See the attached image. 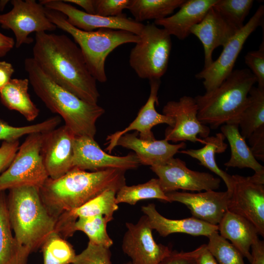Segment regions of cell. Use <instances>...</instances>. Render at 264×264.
<instances>
[{"label": "cell", "mask_w": 264, "mask_h": 264, "mask_svg": "<svg viewBox=\"0 0 264 264\" xmlns=\"http://www.w3.org/2000/svg\"><path fill=\"white\" fill-rule=\"evenodd\" d=\"M45 13L57 28L71 36L82 52L88 70L99 82L107 80L105 62L110 53L120 45L135 44L139 40V36L124 30L101 28L83 31L70 24L66 17L58 11L45 7Z\"/></svg>", "instance_id": "8992f818"}, {"label": "cell", "mask_w": 264, "mask_h": 264, "mask_svg": "<svg viewBox=\"0 0 264 264\" xmlns=\"http://www.w3.org/2000/svg\"><path fill=\"white\" fill-rule=\"evenodd\" d=\"M125 171L117 169L88 172L73 168L56 179L48 177L39 188L42 201L56 220L106 190L117 191L126 185Z\"/></svg>", "instance_id": "7a4b0ae2"}, {"label": "cell", "mask_w": 264, "mask_h": 264, "mask_svg": "<svg viewBox=\"0 0 264 264\" xmlns=\"http://www.w3.org/2000/svg\"><path fill=\"white\" fill-rule=\"evenodd\" d=\"M250 150L257 160L264 161V126L255 131L248 138Z\"/></svg>", "instance_id": "7bdbcfd3"}, {"label": "cell", "mask_w": 264, "mask_h": 264, "mask_svg": "<svg viewBox=\"0 0 264 264\" xmlns=\"http://www.w3.org/2000/svg\"><path fill=\"white\" fill-rule=\"evenodd\" d=\"M217 0H185L176 13L164 19L154 21L157 26H161L170 36L184 40L190 34V30L203 19L209 9Z\"/></svg>", "instance_id": "603a6c76"}, {"label": "cell", "mask_w": 264, "mask_h": 264, "mask_svg": "<svg viewBox=\"0 0 264 264\" xmlns=\"http://www.w3.org/2000/svg\"><path fill=\"white\" fill-rule=\"evenodd\" d=\"M57 115L49 117L43 121L33 125L14 127L0 120V140L13 141L21 137L35 133H45L57 128L61 122Z\"/></svg>", "instance_id": "e575fe53"}, {"label": "cell", "mask_w": 264, "mask_h": 264, "mask_svg": "<svg viewBox=\"0 0 264 264\" xmlns=\"http://www.w3.org/2000/svg\"><path fill=\"white\" fill-rule=\"evenodd\" d=\"M43 264H72L76 255L72 245L57 232H53L41 248Z\"/></svg>", "instance_id": "836d02e7"}, {"label": "cell", "mask_w": 264, "mask_h": 264, "mask_svg": "<svg viewBox=\"0 0 264 264\" xmlns=\"http://www.w3.org/2000/svg\"><path fill=\"white\" fill-rule=\"evenodd\" d=\"M185 0H131L128 9L134 20H161L172 14Z\"/></svg>", "instance_id": "4dcf8cb0"}, {"label": "cell", "mask_w": 264, "mask_h": 264, "mask_svg": "<svg viewBox=\"0 0 264 264\" xmlns=\"http://www.w3.org/2000/svg\"><path fill=\"white\" fill-rule=\"evenodd\" d=\"M140 164L134 154L119 156L109 154L102 150L93 137L75 136L73 141V168L95 172L108 169L126 171Z\"/></svg>", "instance_id": "2e32d148"}, {"label": "cell", "mask_w": 264, "mask_h": 264, "mask_svg": "<svg viewBox=\"0 0 264 264\" xmlns=\"http://www.w3.org/2000/svg\"><path fill=\"white\" fill-rule=\"evenodd\" d=\"M30 254L21 245L12 233L7 197L0 192V264H28Z\"/></svg>", "instance_id": "484cf974"}, {"label": "cell", "mask_w": 264, "mask_h": 264, "mask_svg": "<svg viewBox=\"0 0 264 264\" xmlns=\"http://www.w3.org/2000/svg\"><path fill=\"white\" fill-rule=\"evenodd\" d=\"M29 84L28 78L11 79L0 90V99L7 109L19 112L31 122L38 116L40 110L28 92Z\"/></svg>", "instance_id": "83f0119b"}, {"label": "cell", "mask_w": 264, "mask_h": 264, "mask_svg": "<svg viewBox=\"0 0 264 264\" xmlns=\"http://www.w3.org/2000/svg\"><path fill=\"white\" fill-rule=\"evenodd\" d=\"M264 6L260 5L246 24L223 46L219 57L195 76L203 80L206 92L219 87L233 71L235 62L248 37L264 23Z\"/></svg>", "instance_id": "9c48e42d"}, {"label": "cell", "mask_w": 264, "mask_h": 264, "mask_svg": "<svg viewBox=\"0 0 264 264\" xmlns=\"http://www.w3.org/2000/svg\"><path fill=\"white\" fill-rule=\"evenodd\" d=\"M252 260L250 264H264V242L258 239L251 246Z\"/></svg>", "instance_id": "f6af8a7d"}, {"label": "cell", "mask_w": 264, "mask_h": 264, "mask_svg": "<svg viewBox=\"0 0 264 264\" xmlns=\"http://www.w3.org/2000/svg\"><path fill=\"white\" fill-rule=\"evenodd\" d=\"M197 264H218L215 258L207 248L206 244L197 257Z\"/></svg>", "instance_id": "7dc6e473"}, {"label": "cell", "mask_w": 264, "mask_h": 264, "mask_svg": "<svg viewBox=\"0 0 264 264\" xmlns=\"http://www.w3.org/2000/svg\"><path fill=\"white\" fill-rule=\"evenodd\" d=\"M171 202L176 201L187 206L193 217L218 225L228 211L230 192L215 190L192 193L174 191L166 194Z\"/></svg>", "instance_id": "ac0fdd59"}, {"label": "cell", "mask_w": 264, "mask_h": 264, "mask_svg": "<svg viewBox=\"0 0 264 264\" xmlns=\"http://www.w3.org/2000/svg\"><path fill=\"white\" fill-rule=\"evenodd\" d=\"M239 30L226 21L213 7H211L202 20L194 25L190 34L196 36L201 42L204 54L203 68L208 67L213 62V51L222 47Z\"/></svg>", "instance_id": "ffe728a7"}, {"label": "cell", "mask_w": 264, "mask_h": 264, "mask_svg": "<svg viewBox=\"0 0 264 264\" xmlns=\"http://www.w3.org/2000/svg\"><path fill=\"white\" fill-rule=\"evenodd\" d=\"M67 3H72L82 7L85 12L95 14V0H63Z\"/></svg>", "instance_id": "c3c4849f"}, {"label": "cell", "mask_w": 264, "mask_h": 264, "mask_svg": "<svg viewBox=\"0 0 264 264\" xmlns=\"http://www.w3.org/2000/svg\"><path fill=\"white\" fill-rule=\"evenodd\" d=\"M15 70L11 63L0 61V90L5 86L14 73Z\"/></svg>", "instance_id": "ee69618b"}, {"label": "cell", "mask_w": 264, "mask_h": 264, "mask_svg": "<svg viewBox=\"0 0 264 264\" xmlns=\"http://www.w3.org/2000/svg\"><path fill=\"white\" fill-rule=\"evenodd\" d=\"M240 133L245 139L264 126V89L252 87L247 102L238 120Z\"/></svg>", "instance_id": "f546056e"}, {"label": "cell", "mask_w": 264, "mask_h": 264, "mask_svg": "<svg viewBox=\"0 0 264 264\" xmlns=\"http://www.w3.org/2000/svg\"><path fill=\"white\" fill-rule=\"evenodd\" d=\"M33 57L54 83L81 99L97 104L100 94L78 45L67 35L36 33Z\"/></svg>", "instance_id": "6da1fadb"}, {"label": "cell", "mask_w": 264, "mask_h": 264, "mask_svg": "<svg viewBox=\"0 0 264 264\" xmlns=\"http://www.w3.org/2000/svg\"><path fill=\"white\" fill-rule=\"evenodd\" d=\"M218 227L220 235L230 241L243 257L251 263L252 256L250 248L259 239L258 230L254 224L245 218L228 210Z\"/></svg>", "instance_id": "d4e9b609"}, {"label": "cell", "mask_w": 264, "mask_h": 264, "mask_svg": "<svg viewBox=\"0 0 264 264\" xmlns=\"http://www.w3.org/2000/svg\"><path fill=\"white\" fill-rule=\"evenodd\" d=\"M256 82L249 69L233 70L217 88L194 98L199 121L213 129L224 124H238L249 91Z\"/></svg>", "instance_id": "5b68a950"}, {"label": "cell", "mask_w": 264, "mask_h": 264, "mask_svg": "<svg viewBox=\"0 0 264 264\" xmlns=\"http://www.w3.org/2000/svg\"><path fill=\"white\" fill-rule=\"evenodd\" d=\"M244 62L256 78L258 88L264 89V42L258 50L251 51L244 56Z\"/></svg>", "instance_id": "f35d334b"}, {"label": "cell", "mask_w": 264, "mask_h": 264, "mask_svg": "<svg viewBox=\"0 0 264 264\" xmlns=\"http://www.w3.org/2000/svg\"><path fill=\"white\" fill-rule=\"evenodd\" d=\"M221 132L227 138L231 149V156L224 165L226 167L248 168L255 174L264 175V167L258 162L250 148L242 136L238 124H226L221 126Z\"/></svg>", "instance_id": "4316f807"}, {"label": "cell", "mask_w": 264, "mask_h": 264, "mask_svg": "<svg viewBox=\"0 0 264 264\" xmlns=\"http://www.w3.org/2000/svg\"><path fill=\"white\" fill-rule=\"evenodd\" d=\"M39 2L45 8L62 13L70 24L85 31L108 28L124 30L139 36L144 26L141 22L129 18L123 14L116 17L90 14L63 0H40Z\"/></svg>", "instance_id": "9a60e30c"}, {"label": "cell", "mask_w": 264, "mask_h": 264, "mask_svg": "<svg viewBox=\"0 0 264 264\" xmlns=\"http://www.w3.org/2000/svg\"><path fill=\"white\" fill-rule=\"evenodd\" d=\"M253 3V0H217L213 7L226 21L240 30L244 26Z\"/></svg>", "instance_id": "d590c367"}, {"label": "cell", "mask_w": 264, "mask_h": 264, "mask_svg": "<svg viewBox=\"0 0 264 264\" xmlns=\"http://www.w3.org/2000/svg\"><path fill=\"white\" fill-rule=\"evenodd\" d=\"M150 169L158 176L160 187L165 194L177 191L215 190L219 188L220 178L206 172L189 169L180 158H171Z\"/></svg>", "instance_id": "7c38bea8"}, {"label": "cell", "mask_w": 264, "mask_h": 264, "mask_svg": "<svg viewBox=\"0 0 264 264\" xmlns=\"http://www.w3.org/2000/svg\"><path fill=\"white\" fill-rule=\"evenodd\" d=\"M202 244L194 250L188 252L172 251L158 264H197V257L202 249Z\"/></svg>", "instance_id": "60d3db41"}, {"label": "cell", "mask_w": 264, "mask_h": 264, "mask_svg": "<svg viewBox=\"0 0 264 264\" xmlns=\"http://www.w3.org/2000/svg\"><path fill=\"white\" fill-rule=\"evenodd\" d=\"M13 6L8 12L0 14V24L5 29L12 31L15 37V45L19 48L33 42L29 37L32 32L53 31L57 28L48 19L45 7L35 0H12Z\"/></svg>", "instance_id": "30bf717a"}, {"label": "cell", "mask_w": 264, "mask_h": 264, "mask_svg": "<svg viewBox=\"0 0 264 264\" xmlns=\"http://www.w3.org/2000/svg\"><path fill=\"white\" fill-rule=\"evenodd\" d=\"M75 136L65 125L43 133L41 154L49 178H58L73 168Z\"/></svg>", "instance_id": "e0dca14e"}, {"label": "cell", "mask_w": 264, "mask_h": 264, "mask_svg": "<svg viewBox=\"0 0 264 264\" xmlns=\"http://www.w3.org/2000/svg\"><path fill=\"white\" fill-rule=\"evenodd\" d=\"M198 107L194 98L183 96L178 101H170L163 107V114L172 117L174 124L168 127L165 132V139L173 142L189 141L204 144L209 136L210 128L203 124L198 117Z\"/></svg>", "instance_id": "4fadbf2b"}, {"label": "cell", "mask_w": 264, "mask_h": 264, "mask_svg": "<svg viewBox=\"0 0 264 264\" xmlns=\"http://www.w3.org/2000/svg\"><path fill=\"white\" fill-rule=\"evenodd\" d=\"M20 146L19 140L3 141L0 147V173L4 171L13 160Z\"/></svg>", "instance_id": "b9f144b4"}, {"label": "cell", "mask_w": 264, "mask_h": 264, "mask_svg": "<svg viewBox=\"0 0 264 264\" xmlns=\"http://www.w3.org/2000/svg\"><path fill=\"white\" fill-rule=\"evenodd\" d=\"M150 93L144 106L140 109L135 119L123 130L117 131L108 135V146L106 150L110 153L116 146L118 139L131 131L139 132V138L146 140H155L152 131V128L158 124H166L169 127L174 124V119L169 116L158 113L155 110V104H158L157 93L160 85V80L150 81Z\"/></svg>", "instance_id": "d6986e66"}, {"label": "cell", "mask_w": 264, "mask_h": 264, "mask_svg": "<svg viewBox=\"0 0 264 264\" xmlns=\"http://www.w3.org/2000/svg\"><path fill=\"white\" fill-rule=\"evenodd\" d=\"M122 244L123 252L132 264H158L172 250L154 241L147 217L144 215L134 224L126 222Z\"/></svg>", "instance_id": "5bb4252c"}, {"label": "cell", "mask_w": 264, "mask_h": 264, "mask_svg": "<svg viewBox=\"0 0 264 264\" xmlns=\"http://www.w3.org/2000/svg\"><path fill=\"white\" fill-rule=\"evenodd\" d=\"M9 190L7 208L14 237L31 253L55 232L56 220L43 204L39 188L24 186Z\"/></svg>", "instance_id": "277c9868"}, {"label": "cell", "mask_w": 264, "mask_h": 264, "mask_svg": "<svg viewBox=\"0 0 264 264\" xmlns=\"http://www.w3.org/2000/svg\"><path fill=\"white\" fill-rule=\"evenodd\" d=\"M117 192L106 190L82 206L62 214L56 219L55 232L65 239L74 233L73 227L78 218L98 215L113 217L118 209L115 201Z\"/></svg>", "instance_id": "44dd1931"}, {"label": "cell", "mask_w": 264, "mask_h": 264, "mask_svg": "<svg viewBox=\"0 0 264 264\" xmlns=\"http://www.w3.org/2000/svg\"><path fill=\"white\" fill-rule=\"evenodd\" d=\"M43 133L27 135L8 168L0 175V192L24 186L40 188L49 177L41 151Z\"/></svg>", "instance_id": "ba28073f"}, {"label": "cell", "mask_w": 264, "mask_h": 264, "mask_svg": "<svg viewBox=\"0 0 264 264\" xmlns=\"http://www.w3.org/2000/svg\"><path fill=\"white\" fill-rule=\"evenodd\" d=\"M9 2L8 0H0V11H2L5 7L7 4Z\"/></svg>", "instance_id": "681fc988"}, {"label": "cell", "mask_w": 264, "mask_h": 264, "mask_svg": "<svg viewBox=\"0 0 264 264\" xmlns=\"http://www.w3.org/2000/svg\"><path fill=\"white\" fill-rule=\"evenodd\" d=\"M15 45V41L11 37L3 34L0 31V57L5 56Z\"/></svg>", "instance_id": "bcb514c9"}, {"label": "cell", "mask_w": 264, "mask_h": 264, "mask_svg": "<svg viewBox=\"0 0 264 264\" xmlns=\"http://www.w3.org/2000/svg\"><path fill=\"white\" fill-rule=\"evenodd\" d=\"M149 199H157L171 202L162 191L158 178H152L145 183L136 185H125L118 190L115 197L117 204L126 203L134 205L139 200Z\"/></svg>", "instance_id": "1f68e13d"}, {"label": "cell", "mask_w": 264, "mask_h": 264, "mask_svg": "<svg viewBox=\"0 0 264 264\" xmlns=\"http://www.w3.org/2000/svg\"><path fill=\"white\" fill-rule=\"evenodd\" d=\"M233 188L228 202V210L240 215L257 228L264 237V176L232 175Z\"/></svg>", "instance_id": "8fae6325"}, {"label": "cell", "mask_w": 264, "mask_h": 264, "mask_svg": "<svg viewBox=\"0 0 264 264\" xmlns=\"http://www.w3.org/2000/svg\"><path fill=\"white\" fill-rule=\"evenodd\" d=\"M24 67L37 96L52 112L65 121L75 136L94 137L96 122L105 110L78 98L51 80L32 58H26Z\"/></svg>", "instance_id": "3957f363"}, {"label": "cell", "mask_w": 264, "mask_h": 264, "mask_svg": "<svg viewBox=\"0 0 264 264\" xmlns=\"http://www.w3.org/2000/svg\"><path fill=\"white\" fill-rule=\"evenodd\" d=\"M141 211L147 217L152 228L164 237L176 233L208 237L213 232L218 231V225L193 217L179 220L166 218L157 211L154 203L142 206Z\"/></svg>", "instance_id": "cb8c5ba5"}, {"label": "cell", "mask_w": 264, "mask_h": 264, "mask_svg": "<svg viewBox=\"0 0 264 264\" xmlns=\"http://www.w3.org/2000/svg\"><path fill=\"white\" fill-rule=\"evenodd\" d=\"M139 36L130 52V66L141 79L160 80L168 68L171 36L154 22L144 25Z\"/></svg>", "instance_id": "52a82bcc"}, {"label": "cell", "mask_w": 264, "mask_h": 264, "mask_svg": "<svg viewBox=\"0 0 264 264\" xmlns=\"http://www.w3.org/2000/svg\"><path fill=\"white\" fill-rule=\"evenodd\" d=\"M113 219V217L103 215L80 218L75 221L73 231H82L88 236V242L110 248L113 242L107 233V225Z\"/></svg>", "instance_id": "d6a6232c"}, {"label": "cell", "mask_w": 264, "mask_h": 264, "mask_svg": "<svg viewBox=\"0 0 264 264\" xmlns=\"http://www.w3.org/2000/svg\"><path fill=\"white\" fill-rule=\"evenodd\" d=\"M132 264L131 263V262H129L124 263V264Z\"/></svg>", "instance_id": "f907efd6"}, {"label": "cell", "mask_w": 264, "mask_h": 264, "mask_svg": "<svg viewBox=\"0 0 264 264\" xmlns=\"http://www.w3.org/2000/svg\"><path fill=\"white\" fill-rule=\"evenodd\" d=\"M208 238L207 248L218 264H245L241 253L218 231L213 232Z\"/></svg>", "instance_id": "8d00e7d4"}, {"label": "cell", "mask_w": 264, "mask_h": 264, "mask_svg": "<svg viewBox=\"0 0 264 264\" xmlns=\"http://www.w3.org/2000/svg\"><path fill=\"white\" fill-rule=\"evenodd\" d=\"M131 0H95V14L104 17H116L127 9Z\"/></svg>", "instance_id": "ab89813d"}, {"label": "cell", "mask_w": 264, "mask_h": 264, "mask_svg": "<svg viewBox=\"0 0 264 264\" xmlns=\"http://www.w3.org/2000/svg\"><path fill=\"white\" fill-rule=\"evenodd\" d=\"M110 248L88 242L87 247L76 255L72 264H112Z\"/></svg>", "instance_id": "74e56055"}, {"label": "cell", "mask_w": 264, "mask_h": 264, "mask_svg": "<svg viewBox=\"0 0 264 264\" xmlns=\"http://www.w3.org/2000/svg\"><path fill=\"white\" fill-rule=\"evenodd\" d=\"M225 139L221 132L217 133L203 138L204 145L201 148L182 150L179 152L197 159L200 165L220 176L225 184L227 191L231 192L233 188L232 176L219 168L215 158L216 154L222 153L227 149V144L224 142Z\"/></svg>", "instance_id": "f1b7e54d"}, {"label": "cell", "mask_w": 264, "mask_h": 264, "mask_svg": "<svg viewBox=\"0 0 264 264\" xmlns=\"http://www.w3.org/2000/svg\"><path fill=\"white\" fill-rule=\"evenodd\" d=\"M138 132L125 133L118 140L116 146L134 151L140 164L153 166L160 164L186 147L184 142L173 144L165 138L146 140L138 137Z\"/></svg>", "instance_id": "7402d4cb"}]
</instances>
